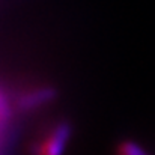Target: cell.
Segmentation results:
<instances>
[{"label": "cell", "mask_w": 155, "mask_h": 155, "mask_svg": "<svg viewBox=\"0 0 155 155\" xmlns=\"http://www.w3.org/2000/svg\"><path fill=\"white\" fill-rule=\"evenodd\" d=\"M69 137H71V125L68 122L57 124L41 140L36 149V155H62Z\"/></svg>", "instance_id": "obj_1"}, {"label": "cell", "mask_w": 155, "mask_h": 155, "mask_svg": "<svg viewBox=\"0 0 155 155\" xmlns=\"http://www.w3.org/2000/svg\"><path fill=\"white\" fill-rule=\"evenodd\" d=\"M54 98V91L50 87H41V89H35L29 94H24L20 97L18 100V108L20 110H33L42 104L48 103Z\"/></svg>", "instance_id": "obj_2"}, {"label": "cell", "mask_w": 155, "mask_h": 155, "mask_svg": "<svg viewBox=\"0 0 155 155\" xmlns=\"http://www.w3.org/2000/svg\"><path fill=\"white\" fill-rule=\"evenodd\" d=\"M119 154L120 155H148L134 142H124L120 145V148H119Z\"/></svg>", "instance_id": "obj_3"}]
</instances>
